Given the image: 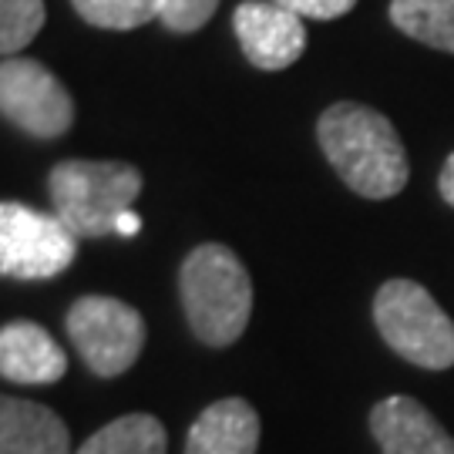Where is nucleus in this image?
<instances>
[{
	"instance_id": "nucleus-12",
	"label": "nucleus",
	"mask_w": 454,
	"mask_h": 454,
	"mask_svg": "<svg viewBox=\"0 0 454 454\" xmlns=\"http://www.w3.org/2000/svg\"><path fill=\"white\" fill-rule=\"evenodd\" d=\"M0 454H71V438L51 407L0 394Z\"/></svg>"
},
{
	"instance_id": "nucleus-16",
	"label": "nucleus",
	"mask_w": 454,
	"mask_h": 454,
	"mask_svg": "<svg viewBox=\"0 0 454 454\" xmlns=\"http://www.w3.org/2000/svg\"><path fill=\"white\" fill-rule=\"evenodd\" d=\"M48 20L44 0H0V54L14 58L41 34Z\"/></svg>"
},
{
	"instance_id": "nucleus-6",
	"label": "nucleus",
	"mask_w": 454,
	"mask_h": 454,
	"mask_svg": "<svg viewBox=\"0 0 454 454\" xmlns=\"http://www.w3.org/2000/svg\"><path fill=\"white\" fill-rule=\"evenodd\" d=\"M78 256V236L51 212L0 202V276L54 279Z\"/></svg>"
},
{
	"instance_id": "nucleus-14",
	"label": "nucleus",
	"mask_w": 454,
	"mask_h": 454,
	"mask_svg": "<svg viewBox=\"0 0 454 454\" xmlns=\"http://www.w3.org/2000/svg\"><path fill=\"white\" fill-rule=\"evenodd\" d=\"M390 20L407 37L454 54V0H390Z\"/></svg>"
},
{
	"instance_id": "nucleus-11",
	"label": "nucleus",
	"mask_w": 454,
	"mask_h": 454,
	"mask_svg": "<svg viewBox=\"0 0 454 454\" xmlns=\"http://www.w3.org/2000/svg\"><path fill=\"white\" fill-rule=\"evenodd\" d=\"M260 414L243 397L209 404L189 427L185 454H256Z\"/></svg>"
},
{
	"instance_id": "nucleus-3",
	"label": "nucleus",
	"mask_w": 454,
	"mask_h": 454,
	"mask_svg": "<svg viewBox=\"0 0 454 454\" xmlns=\"http://www.w3.org/2000/svg\"><path fill=\"white\" fill-rule=\"evenodd\" d=\"M54 215L78 239H98L118 229V219L142 195V172L129 162H61L51 168Z\"/></svg>"
},
{
	"instance_id": "nucleus-4",
	"label": "nucleus",
	"mask_w": 454,
	"mask_h": 454,
	"mask_svg": "<svg viewBox=\"0 0 454 454\" xmlns=\"http://www.w3.org/2000/svg\"><path fill=\"white\" fill-rule=\"evenodd\" d=\"M373 324L397 357L424 371L454 367V324L414 279H390L373 296Z\"/></svg>"
},
{
	"instance_id": "nucleus-10",
	"label": "nucleus",
	"mask_w": 454,
	"mask_h": 454,
	"mask_svg": "<svg viewBox=\"0 0 454 454\" xmlns=\"http://www.w3.org/2000/svg\"><path fill=\"white\" fill-rule=\"evenodd\" d=\"M67 371V354L31 320L0 326V377L14 384H54Z\"/></svg>"
},
{
	"instance_id": "nucleus-18",
	"label": "nucleus",
	"mask_w": 454,
	"mask_h": 454,
	"mask_svg": "<svg viewBox=\"0 0 454 454\" xmlns=\"http://www.w3.org/2000/svg\"><path fill=\"white\" fill-rule=\"evenodd\" d=\"M273 4L293 11L296 17H313V20H333L357 7V0H273Z\"/></svg>"
},
{
	"instance_id": "nucleus-15",
	"label": "nucleus",
	"mask_w": 454,
	"mask_h": 454,
	"mask_svg": "<svg viewBox=\"0 0 454 454\" xmlns=\"http://www.w3.org/2000/svg\"><path fill=\"white\" fill-rule=\"evenodd\" d=\"M74 11L105 31H131L162 14L165 0H71Z\"/></svg>"
},
{
	"instance_id": "nucleus-19",
	"label": "nucleus",
	"mask_w": 454,
	"mask_h": 454,
	"mask_svg": "<svg viewBox=\"0 0 454 454\" xmlns=\"http://www.w3.org/2000/svg\"><path fill=\"white\" fill-rule=\"evenodd\" d=\"M438 189H441V195H444V202H448V206H454V152L448 155L444 168H441Z\"/></svg>"
},
{
	"instance_id": "nucleus-1",
	"label": "nucleus",
	"mask_w": 454,
	"mask_h": 454,
	"mask_svg": "<svg viewBox=\"0 0 454 454\" xmlns=\"http://www.w3.org/2000/svg\"><path fill=\"white\" fill-rule=\"evenodd\" d=\"M326 162L364 199H390L407 185L411 165L387 118L357 101L330 105L317 121Z\"/></svg>"
},
{
	"instance_id": "nucleus-17",
	"label": "nucleus",
	"mask_w": 454,
	"mask_h": 454,
	"mask_svg": "<svg viewBox=\"0 0 454 454\" xmlns=\"http://www.w3.org/2000/svg\"><path fill=\"white\" fill-rule=\"evenodd\" d=\"M219 7V0H165L162 4V20L172 34H195L199 27H206Z\"/></svg>"
},
{
	"instance_id": "nucleus-7",
	"label": "nucleus",
	"mask_w": 454,
	"mask_h": 454,
	"mask_svg": "<svg viewBox=\"0 0 454 454\" xmlns=\"http://www.w3.org/2000/svg\"><path fill=\"white\" fill-rule=\"evenodd\" d=\"M0 114L31 138H61L74 125L67 88L34 58L0 61Z\"/></svg>"
},
{
	"instance_id": "nucleus-13",
	"label": "nucleus",
	"mask_w": 454,
	"mask_h": 454,
	"mask_svg": "<svg viewBox=\"0 0 454 454\" xmlns=\"http://www.w3.org/2000/svg\"><path fill=\"white\" fill-rule=\"evenodd\" d=\"M168 438L159 418L152 414H125L105 424L84 441L78 454H165Z\"/></svg>"
},
{
	"instance_id": "nucleus-8",
	"label": "nucleus",
	"mask_w": 454,
	"mask_h": 454,
	"mask_svg": "<svg viewBox=\"0 0 454 454\" xmlns=\"http://www.w3.org/2000/svg\"><path fill=\"white\" fill-rule=\"evenodd\" d=\"M232 27L249 65L260 71H283L300 61L307 51V27L303 17L262 0H246L232 14Z\"/></svg>"
},
{
	"instance_id": "nucleus-2",
	"label": "nucleus",
	"mask_w": 454,
	"mask_h": 454,
	"mask_svg": "<svg viewBox=\"0 0 454 454\" xmlns=\"http://www.w3.org/2000/svg\"><path fill=\"white\" fill-rule=\"evenodd\" d=\"M179 293L185 320L206 347H229L243 337L253 313V279L232 249L195 246L182 262Z\"/></svg>"
},
{
	"instance_id": "nucleus-20",
	"label": "nucleus",
	"mask_w": 454,
	"mask_h": 454,
	"mask_svg": "<svg viewBox=\"0 0 454 454\" xmlns=\"http://www.w3.org/2000/svg\"><path fill=\"white\" fill-rule=\"evenodd\" d=\"M138 229H142V219H138V215L129 209L125 215H121V219H118V229H114V232H121V236H135Z\"/></svg>"
},
{
	"instance_id": "nucleus-9",
	"label": "nucleus",
	"mask_w": 454,
	"mask_h": 454,
	"mask_svg": "<svg viewBox=\"0 0 454 454\" xmlns=\"http://www.w3.org/2000/svg\"><path fill=\"white\" fill-rule=\"evenodd\" d=\"M371 434L380 454H454V438L414 397H384L371 411Z\"/></svg>"
},
{
	"instance_id": "nucleus-5",
	"label": "nucleus",
	"mask_w": 454,
	"mask_h": 454,
	"mask_svg": "<svg viewBox=\"0 0 454 454\" xmlns=\"http://www.w3.org/2000/svg\"><path fill=\"white\" fill-rule=\"evenodd\" d=\"M67 337L98 377H118L135 367L145 347L142 313L112 296H82L67 309Z\"/></svg>"
}]
</instances>
